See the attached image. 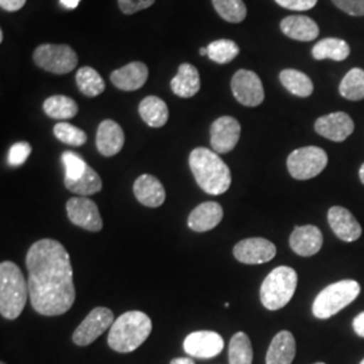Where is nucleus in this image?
Listing matches in <instances>:
<instances>
[{"label": "nucleus", "instance_id": "nucleus-1", "mask_svg": "<svg viewBox=\"0 0 364 364\" xmlns=\"http://www.w3.org/2000/svg\"><path fill=\"white\" fill-rule=\"evenodd\" d=\"M28 297L36 312L61 316L76 299L73 270L65 247L54 239H41L27 251Z\"/></svg>", "mask_w": 364, "mask_h": 364}, {"label": "nucleus", "instance_id": "nucleus-2", "mask_svg": "<svg viewBox=\"0 0 364 364\" xmlns=\"http://www.w3.org/2000/svg\"><path fill=\"white\" fill-rule=\"evenodd\" d=\"M189 166L198 186L208 195L225 193L231 186V170L216 151L197 147L189 156Z\"/></svg>", "mask_w": 364, "mask_h": 364}, {"label": "nucleus", "instance_id": "nucleus-3", "mask_svg": "<svg viewBox=\"0 0 364 364\" xmlns=\"http://www.w3.org/2000/svg\"><path fill=\"white\" fill-rule=\"evenodd\" d=\"M151 329V318L146 313L139 311L123 313L109 328L108 346L120 353L135 351L150 336Z\"/></svg>", "mask_w": 364, "mask_h": 364}, {"label": "nucleus", "instance_id": "nucleus-4", "mask_svg": "<svg viewBox=\"0 0 364 364\" xmlns=\"http://www.w3.org/2000/svg\"><path fill=\"white\" fill-rule=\"evenodd\" d=\"M28 294L25 275L10 260L0 264V313L7 320H15L23 312Z\"/></svg>", "mask_w": 364, "mask_h": 364}, {"label": "nucleus", "instance_id": "nucleus-5", "mask_svg": "<svg viewBox=\"0 0 364 364\" xmlns=\"http://www.w3.org/2000/svg\"><path fill=\"white\" fill-rule=\"evenodd\" d=\"M297 273L287 266H279L269 274L260 287V301L269 311L287 306L297 289Z\"/></svg>", "mask_w": 364, "mask_h": 364}, {"label": "nucleus", "instance_id": "nucleus-6", "mask_svg": "<svg viewBox=\"0 0 364 364\" xmlns=\"http://www.w3.org/2000/svg\"><path fill=\"white\" fill-rule=\"evenodd\" d=\"M360 293V285L353 279L338 281L318 293L313 302L314 317L326 320L348 306Z\"/></svg>", "mask_w": 364, "mask_h": 364}, {"label": "nucleus", "instance_id": "nucleus-7", "mask_svg": "<svg viewBox=\"0 0 364 364\" xmlns=\"http://www.w3.org/2000/svg\"><path fill=\"white\" fill-rule=\"evenodd\" d=\"M328 156L326 151L316 146L301 147L294 150L287 158V170L293 178L305 181L318 176L326 169Z\"/></svg>", "mask_w": 364, "mask_h": 364}, {"label": "nucleus", "instance_id": "nucleus-8", "mask_svg": "<svg viewBox=\"0 0 364 364\" xmlns=\"http://www.w3.org/2000/svg\"><path fill=\"white\" fill-rule=\"evenodd\" d=\"M34 63L54 75H66L77 65L76 52L68 45H41L34 52Z\"/></svg>", "mask_w": 364, "mask_h": 364}, {"label": "nucleus", "instance_id": "nucleus-9", "mask_svg": "<svg viewBox=\"0 0 364 364\" xmlns=\"http://www.w3.org/2000/svg\"><path fill=\"white\" fill-rule=\"evenodd\" d=\"M114 323L115 320L112 311L103 306L95 308L73 332V343L80 347H87L99 336H102Z\"/></svg>", "mask_w": 364, "mask_h": 364}, {"label": "nucleus", "instance_id": "nucleus-10", "mask_svg": "<svg viewBox=\"0 0 364 364\" xmlns=\"http://www.w3.org/2000/svg\"><path fill=\"white\" fill-rule=\"evenodd\" d=\"M235 99L246 107H258L264 100V91L259 76L247 69L237 70L231 81Z\"/></svg>", "mask_w": 364, "mask_h": 364}, {"label": "nucleus", "instance_id": "nucleus-11", "mask_svg": "<svg viewBox=\"0 0 364 364\" xmlns=\"http://www.w3.org/2000/svg\"><path fill=\"white\" fill-rule=\"evenodd\" d=\"M66 212L70 223L91 232L103 228V220L96 203L87 197H73L66 203Z\"/></svg>", "mask_w": 364, "mask_h": 364}, {"label": "nucleus", "instance_id": "nucleus-12", "mask_svg": "<svg viewBox=\"0 0 364 364\" xmlns=\"http://www.w3.org/2000/svg\"><path fill=\"white\" fill-rule=\"evenodd\" d=\"M223 348L224 340L213 331H197L183 340V351L198 359L215 358L221 353Z\"/></svg>", "mask_w": 364, "mask_h": 364}, {"label": "nucleus", "instance_id": "nucleus-13", "mask_svg": "<svg viewBox=\"0 0 364 364\" xmlns=\"http://www.w3.org/2000/svg\"><path fill=\"white\" fill-rule=\"evenodd\" d=\"M240 138V124L232 117H221L210 126V146L218 154L232 151Z\"/></svg>", "mask_w": 364, "mask_h": 364}, {"label": "nucleus", "instance_id": "nucleus-14", "mask_svg": "<svg viewBox=\"0 0 364 364\" xmlns=\"http://www.w3.org/2000/svg\"><path fill=\"white\" fill-rule=\"evenodd\" d=\"M234 255L240 263L260 264L273 259L277 255V247L267 239L248 237L235 246Z\"/></svg>", "mask_w": 364, "mask_h": 364}, {"label": "nucleus", "instance_id": "nucleus-15", "mask_svg": "<svg viewBox=\"0 0 364 364\" xmlns=\"http://www.w3.org/2000/svg\"><path fill=\"white\" fill-rule=\"evenodd\" d=\"M314 130L329 141L343 142L353 130L355 124L352 117L346 112H333L326 117H318L314 123Z\"/></svg>", "mask_w": 364, "mask_h": 364}, {"label": "nucleus", "instance_id": "nucleus-16", "mask_svg": "<svg viewBox=\"0 0 364 364\" xmlns=\"http://www.w3.org/2000/svg\"><path fill=\"white\" fill-rule=\"evenodd\" d=\"M328 223L343 242H355L362 236V227L348 209L332 207L328 212Z\"/></svg>", "mask_w": 364, "mask_h": 364}, {"label": "nucleus", "instance_id": "nucleus-17", "mask_svg": "<svg viewBox=\"0 0 364 364\" xmlns=\"http://www.w3.org/2000/svg\"><path fill=\"white\" fill-rule=\"evenodd\" d=\"M289 243L299 257H312L323 247V234L314 225L296 227L290 235Z\"/></svg>", "mask_w": 364, "mask_h": 364}, {"label": "nucleus", "instance_id": "nucleus-18", "mask_svg": "<svg viewBox=\"0 0 364 364\" xmlns=\"http://www.w3.org/2000/svg\"><path fill=\"white\" fill-rule=\"evenodd\" d=\"M134 195L142 205L149 208L161 207L166 198L164 185L150 174H142L134 182Z\"/></svg>", "mask_w": 364, "mask_h": 364}, {"label": "nucleus", "instance_id": "nucleus-19", "mask_svg": "<svg viewBox=\"0 0 364 364\" xmlns=\"http://www.w3.org/2000/svg\"><path fill=\"white\" fill-rule=\"evenodd\" d=\"M124 146V132L114 120H103L96 134V147L105 156H117Z\"/></svg>", "mask_w": 364, "mask_h": 364}, {"label": "nucleus", "instance_id": "nucleus-20", "mask_svg": "<svg viewBox=\"0 0 364 364\" xmlns=\"http://www.w3.org/2000/svg\"><path fill=\"white\" fill-rule=\"evenodd\" d=\"M223 215L224 210L219 203L207 201L191 212L188 218V225L195 232H207L220 224Z\"/></svg>", "mask_w": 364, "mask_h": 364}, {"label": "nucleus", "instance_id": "nucleus-21", "mask_svg": "<svg viewBox=\"0 0 364 364\" xmlns=\"http://www.w3.org/2000/svg\"><path fill=\"white\" fill-rule=\"evenodd\" d=\"M149 78V69L144 63H131L111 73V81L120 91H136Z\"/></svg>", "mask_w": 364, "mask_h": 364}, {"label": "nucleus", "instance_id": "nucleus-22", "mask_svg": "<svg viewBox=\"0 0 364 364\" xmlns=\"http://www.w3.org/2000/svg\"><path fill=\"white\" fill-rule=\"evenodd\" d=\"M281 30L289 38L309 42L317 38L320 28L317 23L304 15H291L281 22Z\"/></svg>", "mask_w": 364, "mask_h": 364}, {"label": "nucleus", "instance_id": "nucleus-23", "mask_svg": "<svg viewBox=\"0 0 364 364\" xmlns=\"http://www.w3.org/2000/svg\"><path fill=\"white\" fill-rule=\"evenodd\" d=\"M296 358V340L291 332L281 331L272 340L266 364H291Z\"/></svg>", "mask_w": 364, "mask_h": 364}, {"label": "nucleus", "instance_id": "nucleus-24", "mask_svg": "<svg viewBox=\"0 0 364 364\" xmlns=\"http://www.w3.org/2000/svg\"><path fill=\"white\" fill-rule=\"evenodd\" d=\"M170 88L174 95L189 99L196 96L201 88V80L197 68L191 64H182L177 75L170 81Z\"/></svg>", "mask_w": 364, "mask_h": 364}, {"label": "nucleus", "instance_id": "nucleus-25", "mask_svg": "<svg viewBox=\"0 0 364 364\" xmlns=\"http://www.w3.org/2000/svg\"><path fill=\"white\" fill-rule=\"evenodd\" d=\"M139 115L147 126L159 129L168 123L169 108L162 99L156 96H147L139 105Z\"/></svg>", "mask_w": 364, "mask_h": 364}, {"label": "nucleus", "instance_id": "nucleus-26", "mask_svg": "<svg viewBox=\"0 0 364 364\" xmlns=\"http://www.w3.org/2000/svg\"><path fill=\"white\" fill-rule=\"evenodd\" d=\"M351 53L350 45L338 38L321 39L313 46L312 54L316 60H332V61H344Z\"/></svg>", "mask_w": 364, "mask_h": 364}, {"label": "nucleus", "instance_id": "nucleus-27", "mask_svg": "<svg viewBox=\"0 0 364 364\" xmlns=\"http://www.w3.org/2000/svg\"><path fill=\"white\" fill-rule=\"evenodd\" d=\"M66 189L75 195L91 196L95 193H99L103 188V182L100 176L92 169L88 165L87 169L84 171V174L77 178V180H68L65 178Z\"/></svg>", "mask_w": 364, "mask_h": 364}, {"label": "nucleus", "instance_id": "nucleus-28", "mask_svg": "<svg viewBox=\"0 0 364 364\" xmlns=\"http://www.w3.org/2000/svg\"><path fill=\"white\" fill-rule=\"evenodd\" d=\"M43 111L45 114L52 119L57 120H68L76 117L78 112L77 103L63 95L50 96L43 103Z\"/></svg>", "mask_w": 364, "mask_h": 364}, {"label": "nucleus", "instance_id": "nucleus-29", "mask_svg": "<svg viewBox=\"0 0 364 364\" xmlns=\"http://www.w3.org/2000/svg\"><path fill=\"white\" fill-rule=\"evenodd\" d=\"M279 80L287 91L294 96L308 97L313 93L312 80L299 70L285 69L281 72Z\"/></svg>", "mask_w": 364, "mask_h": 364}, {"label": "nucleus", "instance_id": "nucleus-30", "mask_svg": "<svg viewBox=\"0 0 364 364\" xmlns=\"http://www.w3.org/2000/svg\"><path fill=\"white\" fill-rule=\"evenodd\" d=\"M340 95L352 102H359L364 99V70L360 68L351 69L340 82Z\"/></svg>", "mask_w": 364, "mask_h": 364}, {"label": "nucleus", "instance_id": "nucleus-31", "mask_svg": "<svg viewBox=\"0 0 364 364\" xmlns=\"http://www.w3.org/2000/svg\"><path fill=\"white\" fill-rule=\"evenodd\" d=\"M76 82L80 92L88 97H96L105 90V80L91 66H84L78 70Z\"/></svg>", "mask_w": 364, "mask_h": 364}, {"label": "nucleus", "instance_id": "nucleus-32", "mask_svg": "<svg viewBox=\"0 0 364 364\" xmlns=\"http://www.w3.org/2000/svg\"><path fill=\"white\" fill-rule=\"evenodd\" d=\"M252 346L245 332L235 333L228 348V360L230 364H252Z\"/></svg>", "mask_w": 364, "mask_h": 364}, {"label": "nucleus", "instance_id": "nucleus-33", "mask_svg": "<svg viewBox=\"0 0 364 364\" xmlns=\"http://www.w3.org/2000/svg\"><path fill=\"white\" fill-rule=\"evenodd\" d=\"M215 10L230 23H240L247 16V7L243 0H212Z\"/></svg>", "mask_w": 364, "mask_h": 364}, {"label": "nucleus", "instance_id": "nucleus-34", "mask_svg": "<svg viewBox=\"0 0 364 364\" xmlns=\"http://www.w3.org/2000/svg\"><path fill=\"white\" fill-rule=\"evenodd\" d=\"M208 57L216 64H228L239 54V46L231 39H218L208 45Z\"/></svg>", "mask_w": 364, "mask_h": 364}, {"label": "nucleus", "instance_id": "nucleus-35", "mask_svg": "<svg viewBox=\"0 0 364 364\" xmlns=\"http://www.w3.org/2000/svg\"><path fill=\"white\" fill-rule=\"evenodd\" d=\"M54 135L55 138L63 142V144H70L75 147H80L87 142V134L81 129H77L76 126L65 123V122H60L54 126Z\"/></svg>", "mask_w": 364, "mask_h": 364}, {"label": "nucleus", "instance_id": "nucleus-36", "mask_svg": "<svg viewBox=\"0 0 364 364\" xmlns=\"http://www.w3.org/2000/svg\"><path fill=\"white\" fill-rule=\"evenodd\" d=\"M61 159L65 168V178L68 180H77L88 166V164L81 156L72 151H65Z\"/></svg>", "mask_w": 364, "mask_h": 364}, {"label": "nucleus", "instance_id": "nucleus-37", "mask_svg": "<svg viewBox=\"0 0 364 364\" xmlns=\"http://www.w3.org/2000/svg\"><path fill=\"white\" fill-rule=\"evenodd\" d=\"M31 154V146L27 142H18L14 144L9 151V164L10 166H21Z\"/></svg>", "mask_w": 364, "mask_h": 364}, {"label": "nucleus", "instance_id": "nucleus-38", "mask_svg": "<svg viewBox=\"0 0 364 364\" xmlns=\"http://www.w3.org/2000/svg\"><path fill=\"white\" fill-rule=\"evenodd\" d=\"M333 4L352 16H364V0H332Z\"/></svg>", "mask_w": 364, "mask_h": 364}, {"label": "nucleus", "instance_id": "nucleus-39", "mask_svg": "<svg viewBox=\"0 0 364 364\" xmlns=\"http://www.w3.org/2000/svg\"><path fill=\"white\" fill-rule=\"evenodd\" d=\"M154 1L156 0H117L122 13L127 14V15L138 13L141 10H146Z\"/></svg>", "mask_w": 364, "mask_h": 364}, {"label": "nucleus", "instance_id": "nucleus-40", "mask_svg": "<svg viewBox=\"0 0 364 364\" xmlns=\"http://www.w3.org/2000/svg\"><path fill=\"white\" fill-rule=\"evenodd\" d=\"M281 7L293 11H306L311 10L316 4L317 0H275Z\"/></svg>", "mask_w": 364, "mask_h": 364}, {"label": "nucleus", "instance_id": "nucleus-41", "mask_svg": "<svg viewBox=\"0 0 364 364\" xmlns=\"http://www.w3.org/2000/svg\"><path fill=\"white\" fill-rule=\"evenodd\" d=\"M25 4H26V0H0V7L4 11H10V13L21 10Z\"/></svg>", "mask_w": 364, "mask_h": 364}, {"label": "nucleus", "instance_id": "nucleus-42", "mask_svg": "<svg viewBox=\"0 0 364 364\" xmlns=\"http://www.w3.org/2000/svg\"><path fill=\"white\" fill-rule=\"evenodd\" d=\"M352 328L355 331V333L360 338H364V312L359 313L353 321H352Z\"/></svg>", "mask_w": 364, "mask_h": 364}, {"label": "nucleus", "instance_id": "nucleus-43", "mask_svg": "<svg viewBox=\"0 0 364 364\" xmlns=\"http://www.w3.org/2000/svg\"><path fill=\"white\" fill-rule=\"evenodd\" d=\"M80 1H81V0H60L61 6H64L65 9H69V10H73V9H76Z\"/></svg>", "mask_w": 364, "mask_h": 364}, {"label": "nucleus", "instance_id": "nucleus-44", "mask_svg": "<svg viewBox=\"0 0 364 364\" xmlns=\"http://www.w3.org/2000/svg\"><path fill=\"white\" fill-rule=\"evenodd\" d=\"M170 364H195V360L191 358H176L170 362Z\"/></svg>", "mask_w": 364, "mask_h": 364}, {"label": "nucleus", "instance_id": "nucleus-45", "mask_svg": "<svg viewBox=\"0 0 364 364\" xmlns=\"http://www.w3.org/2000/svg\"><path fill=\"white\" fill-rule=\"evenodd\" d=\"M359 177H360V181L363 182L364 185V164L362 165L360 170H359Z\"/></svg>", "mask_w": 364, "mask_h": 364}, {"label": "nucleus", "instance_id": "nucleus-46", "mask_svg": "<svg viewBox=\"0 0 364 364\" xmlns=\"http://www.w3.org/2000/svg\"><path fill=\"white\" fill-rule=\"evenodd\" d=\"M200 54H201V55H208V49H207V48H201V49H200Z\"/></svg>", "mask_w": 364, "mask_h": 364}, {"label": "nucleus", "instance_id": "nucleus-47", "mask_svg": "<svg viewBox=\"0 0 364 364\" xmlns=\"http://www.w3.org/2000/svg\"><path fill=\"white\" fill-rule=\"evenodd\" d=\"M314 364H326V363H321V362H318V363H314Z\"/></svg>", "mask_w": 364, "mask_h": 364}, {"label": "nucleus", "instance_id": "nucleus-48", "mask_svg": "<svg viewBox=\"0 0 364 364\" xmlns=\"http://www.w3.org/2000/svg\"><path fill=\"white\" fill-rule=\"evenodd\" d=\"M360 364H364V359L362 360V362H360Z\"/></svg>", "mask_w": 364, "mask_h": 364}, {"label": "nucleus", "instance_id": "nucleus-49", "mask_svg": "<svg viewBox=\"0 0 364 364\" xmlns=\"http://www.w3.org/2000/svg\"><path fill=\"white\" fill-rule=\"evenodd\" d=\"M0 364H6V363H4V362H1V363H0Z\"/></svg>", "mask_w": 364, "mask_h": 364}]
</instances>
